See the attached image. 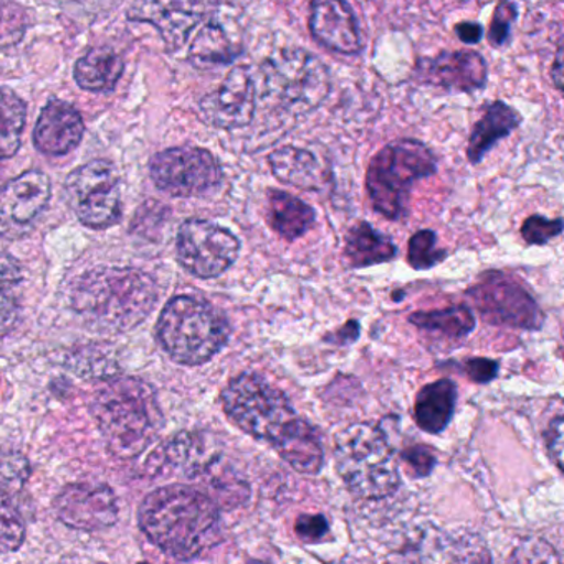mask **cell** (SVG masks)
Masks as SVG:
<instances>
[{
  "label": "cell",
  "instance_id": "obj_1",
  "mask_svg": "<svg viewBox=\"0 0 564 564\" xmlns=\"http://www.w3.org/2000/svg\"><path fill=\"white\" fill-rule=\"evenodd\" d=\"M220 401L237 427L275 448L296 471L319 474L325 451L318 431L263 376L250 371L236 376L224 388Z\"/></svg>",
  "mask_w": 564,
  "mask_h": 564
},
{
  "label": "cell",
  "instance_id": "obj_2",
  "mask_svg": "<svg viewBox=\"0 0 564 564\" xmlns=\"http://www.w3.org/2000/svg\"><path fill=\"white\" fill-rule=\"evenodd\" d=\"M141 531L167 556L187 561L223 541L220 507L199 488L167 485L141 501Z\"/></svg>",
  "mask_w": 564,
  "mask_h": 564
},
{
  "label": "cell",
  "instance_id": "obj_3",
  "mask_svg": "<svg viewBox=\"0 0 564 564\" xmlns=\"http://www.w3.org/2000/svg\"><path fill=\"white\" fill-rule=\"evenodd\" d=\"M156 302L153 276L131 267H98L82 275L72 290V308L85 326L101 335L137 328Z\"/></svg>",
  "mask_w": 564,
  "mask_h": 564
},
{
  "label": "cell",
  "instance_id": "obj_4",
  "mask_svg": "<svg viewBox=\"0 0 564 564\" xmlns=\"http://www.w3.org/2000/svg\"><path fill=\"white\" fill-rule=\"evenodd\" d=\"M91 414L108 451L118 458L140 457L164 425L156 391L138 378L108 379L95 394Z\"/></svg>",
  "mask_w": 564,
  "mask_h": 564
},
{
  "label": "cell",
  "instance_id": "obj_5",
  "mask_svg": "<svg viewBox=\"0 0 564 564\" xmlns=\"http://www.w3.org/2000/svg\"><path fill=\"white\" fill-rule=\"evenodd\" d=\"M335 460L339 477L356 497L381 500L401 485L398 458L378 425L358 422L343 429L335 438Z\"/></svg>",
  "mask_w": 564,
  "mask_h": 564
},
{
  "label": "cell",
  "instance_id": "obj_6",
  "mask_svg": "<svg viewBox=\"0 0 564 564\" xmlns=\"http://www.w3.org/2000/svg\"><path fill=\"white\" fill-rule=\"evenodd\" d=\"M156 335L161 348L177 365L200 366L223 351L229 341L230 326L210 303L180 295L161 312Z\"/></svg>",
  "mask_w": 564,
  "mask_h": 564
},
{
  "label": "cell",
  "instance_id": "obj_7",
  "mask_svg": "<svg viewBox=\"0 0 564 564\" xmlns=\"http://www.w3.org/2000/svg\"><path fill=\"white\" fill-rule=\"evenodd\" d=\"M437 171L434 153L417 140H398L382 148L369 163L366 189L372 207L391 220L408 209L411 187Z\"/></svg>",
  "mask_w": 564,
  "mask_h": 564
},
{
  "label": "cell",
  "instance_id": "obj_8",
  "mask_svg": "<svg viewBox=\"0 0 564 564\" xmlns=\"http://www.w3.org/2000/svg\"><path fill=\"white\" fill-rule=\"evenodd\" d=\"M263 97L292 115L316 110L328 97L332 77L319 58L300 48H285L260 68Z\"/></svg>",
  "mask_w": 564,
  "mask_h": 564
},
{
  "label": "cell",
  "instance_id": "obj_9",
  "mask_svg": "<svg viewBox=\"0 0 564 564\" xmlns=\"http://www.w3.org/2000/svg\"><path fill=\"white\" fill-rule=\"evenodd\" d=\"M65 194L75 216L88 229H110L121 219L120 177L108 161H90L72 171Z\"/></svg>",
  "mask_w": 564,
  "mask_h": 564
},
{
  "label": "cell",
  "instance_id": "obj_10",
  "mask_svg": "<svg viewBox=\"0 0 564 564\" xmlns=\"http://www.w3.org/2000/svg\"><path fill=\"white\" fill-rule=\"evenodd\" d=\"M150 174L158 189L173 197L213 193L223 183V167L204 148H170L151 158Z\"/></svg>",
  "mask_w": 564,
  "mask_h": 564
},
{
  "label": "cell",
  "instance_id": "obj_11",
  "mask_svg": "<svg viewBox=\"0 0 564 564\" xmlns=\"http://www.w3.org/2000/svg\"><path fill=\"white\" fill-rule=\"evenodd\" d=\"M239 252V239L209 220H186L177 230V260L197 279L223 275L236 263Z\"/></svg>",
  "mask_w": 564,
  "mask_h": 564
},
{
  "label": "cell",
  "instance_id": "obj_12",
  "mask_svg": "<svg viewBox=\"0 0 564 564\" xmlns=\"http://www.w3.org/2000/svg\"><path fill=\"white\" fill-rule=\"evenodd\" d=\"M468 296L481 318L491 325L524 329H536L543 325V313L533 296L507 273H485L468 289Z\"/></svg>",
  "mask_w": 564,
  "mask_h": 564
},
{
  "label": "cell",
  "instance_id": "obj_13",
  "mask_svg": "<svg viewBox=\"0 0 564 564\" xmlns=\"http://www.w3.org/2000/svg\"><path fill=\"white\" fill-rule=\"evenodd\" d=\"M216 9L217 0H134L128 9V19L153 25L166 51L176 52Z\"/></svg>",
  "mask_w": 564,
  "mask_h": 564
},
{
  "label": "cell",
  "instance_id": "obj_14",
  "mask_svg": "<svg viewBox=\"0 0 564 564\" xmlns=\"http://www.w3.org/2000/svg\"><path fill=\"white\" fill-rule=\"evenodd\" d=\"M51 180L44 171H25L6 184L0 197L2 236L14 240L34 227L51 200Z\"/></svg>",
  "mask_w": 564,
  "mask_h": 564
},
{
  "label": "cell",
  "instance_id": "obj_15",
  "mask_svg": "<svg viewBox=\"0 0 564 564\" xmlns=\"http://www.w3.org/2000/svg\"><path fill=\"white\" fill-rule=\"evenodd\" d=\"M58 520L74 530L104 531L118 521L117 495L108 485L74 484L55 497Z\"/></svg>",
  "mask_w": 564,
  "mask_h": 564
},
{
  "label": "cell",
  "instance_id": "obj_16",
  "mask_svg": "<svg viewBox=\"0 0 564 564\" xmlns=\"http://www.w3.org/2000/svg\"><path fill=\"white\" fill-rule=\"evenodd\" d=\"M199 113L210 127L239 130L256 115V84L249 67H236L217 90L199 101Z\"/></svg>",
  "mask_w": 564,
  "mask_h": 564
},
{
  "label": "cell",
  "instance_id": "obj_17",
  "mask_svg": "<svg viewBox=\"0 0 564 564\" xmlns=\"http://www.w3.org/2000/svg\"><path fill=\"white\" fill-rule=\"evenodd\" d=\"M310 31L328 51L343 55L361 52L358 21L346 0H312Z\"/></svg>",
  "mask_w": 564,
  "mask_h": 564
},
{
  "label": "cell",
  "instance_id": "obj_18",
  "mask_svg": "<svg viewBox=\"0 0 564 564\" xmlns=\"http://www.w3.org/2000/svg\"><path fill=\"white\" fill-rule=\"evenodd\" d=\"M219 457V448L214 447L209 435L203 432H181L151 455L148 470L160 474L170 468L183 471L191 480H197Z\"/></svg>",
  "mask_w": 564,
  "mask_h": 564
},
{
  "label": "cell",
  "instance_id": "obj_19",
  "mask_svg": "<svg viewBox=\"0 0 564 564\" xmlns=\"http://www.w3.org/2000/svg\"><path fill=\"white\" fill-rule=\"evenodd\" d=\"M84 133V118L77 108L67 101L52 100L35 124L34 144L47 156H64L80 144Z\"/></svg>",
  "mask_w": 564,
  "mask_h": 564
},
{
  "label": "cell",
  "instance_id": "obj_20",
  "mask_svg": "<svg viewBox=\"0 0 564 564\" xmlns=\"http://www.w3.org/2000/svg\"><path fill=\"white\" fill-rule=\"evenodd\" d=\"M421 75L427 84L448 91L471 94L487 82V64L477 52H444L432 61H425Z\"/></svg>",
  "mask_w": 564,
  "mask_h": 564
},
{
  "label": "cell",
  "instance_id": "obj_21",
  "mask_svg": "<svg viewBox=\"0 0 564 564\" xmlns=\"http://www.w3.org/2000/svg\"><path fill=\"white\" fill-rule=\"evenodd\" d=\"M273 176L303 191H322L332 184V166L316 151L285 147L269 156Z\"/></svg>",
  "mask_w": 564,
  "mask_h": 564
},
{
  "label": "cell",
  "instance_id": "obj_22",
  "mask_svg": "<svg viewBox=\"0 0 564 564\" xmlns=\"http://www.w3.org/2000/svg\"><path fill=\"white\" fill-rule=\"evenodd\" d=\"M242 52L239 35H234L219 19L207 22L189 47V62L199 70L226 67Z\"/></svg>",
  "mask_w": 564,
  "mask_h": 564
},
{
  "label": "cell",
  "instance_id": "obj_23",
  "mask_svg": "<svg viewBox=\"0 0 564 564\" xmlns=\"http://www.w3.org/2000/svg\"><path fill=\"white\" fill-rule=\"evenodd\" d=\"M457 404V388L451 379H438L417 392L414 404L415 424L429 434L447 427Z\"/></svg>",
  "mask_w": 564,
  "mask_h": 564
},
{
  "label": "cell",
  "instance_id": "obj_24",
  "mask_svg": "<svg viewBox=\"0 0 564 564\" xmlns=\"http://www.w3.org/2000/svg\"><path fill=\"white\" fill-rule=\"evenodd\" d=\"M521 124V115L503 101H495L485 111L471 131L468 140L467 158L470 163H480L481 158L498 143L513 133Z\"/></svg>",
  "mask_w": 564,
  "mask_h": 564
},
{
  "label": "cell",
  "instance_id": "obj_25",
  "mask_svg": "<svg viewBox=\"0 0 564 564\" xmlns=\"http://www.w3.org/2000/svg\"><path fill=\"white\" fill-rule=\"evenodd\" d=\"M123 72L124 62L120 54L108 47H97L78 58L74 77L82 90L107 94L117 87Z\"/></svg>",
  "mask_w": 564,
  "mask_h": 564
},
{
  "label": "cell",
  "instance_id": "obj_26",
  "mask_svg": "<svg viewBox=\"0 0 564 564\" xmlns=\"http://www.w3.org/2000/svg\"><path fill=\"white\" fill-rule=\"evenodd\" d=\"M267 220L280 237L295 240L308 232L315 210L292 194L272 189L267 197Z\"/></svg>",
  "mask_w": 564,
  "mask_h": 564
},
{
  "label": "cell",
  "instance_id": "obj_27",
  "mask_svg": "<svg viewBox=\"0 0 564 564\" xmlns=\"http://www.w3.org/2000/svg\"><path fill=\"white\" fill-rule=\"evenodd\" d=\"M395 253L394 242L368 223L356 224L346 236L345 256L356 269L388 262L394 259Z\"/></svg>",
  "mask_w": 564,
  "mask_h": 564
},
{
  "label": "cell",
  "instance_id": "obj_28",
  "mask_svg": "<svg viewBox=\"0 0 564 564\" xmlns=\"http://www.w3.org/2000/svg\"><path fill=\"white\" fill-rule=\"evenodd\" d=\"M197 480L203 481L204 491L226 510L242 507L249 500V484L223 457L217 458Z\"/></svg>",
  "mask_w": 564,
  "mask_h": 564
},
{
  "label": "cell",
  "instance_id": "obj_29",
  "mask_svg": "<svg viewBox=\"0 0 564 564\" xmlns=\"http://www.w3.org/2000/svg\"><path fill=\"white\" fill-rule=\"evenodd\" d=\"M409 322L425 332L438 333L454 339L465 338L475 326L474 313L464 305L412 313Z\"/></svg>",
  "mask_w": 564,
  "mask_h": 564
},
{
  "label": "cell",
  "instance_id": "obj_30",
  "mask_svg": "<svg viewBox=\"0 0 564 564\" xmlns=\"http://www.w3.org/2000/svg\"><path fill=\"white\" fill-rule=\"evenodd\" d=\"M28 120V105L11 88H2V160H9L21 148L22 131Z\"/></svg>",
  "mask_w": 564,
  "mask_h": 564
},
{
  "label": "cell",
  "instance_id": "obj_31",
  "mask_svg": "<svg viewBox=\"0 0 564 564\" xmlns=\"http://www.w3.org/2000/svg\"><path fill=\"white\" fill-rule=\"evenodd\" d=\"M22 272L18 260L2 256V335L8 336L15 328L21 312Z\"/></svg>",
  "mask_w": 564,
  "mask_h": 564
},
{
  "label": "cell",
  "instance_id": "obj_32",
  "mask_svg": "<svg viewBox=\"0 0 564 564\" xmlns=\"http://www.w3.org/2000/svg\"><path fill=\"white\" fill-rule=\"evenodd\" d=\"M444 250L437 247V236L432 230H421L409 240L408 260L415 270H427L444 259Z\"/></svg>",
  "mask_w": 564,
  "mask_h": 564
},
{
  "label": "cell",
  "instance_id": "obj_33",
  "mask_svg": "<svg viewBox=\"0 0 564 564\" xmlns=\"http://www.w3.org/2000/svg\"><path fill=\"white\" fill-rule=\"evenodd\" d=\"M2 531H0V546L6 554L15 553L25 540V524L14 503H11L8 495H2Z\"/></svg>",
  "mask_w": 564,
  "mask_h": 564
},
{
  "label": "cell",
  "instance_id": "obj_34",
  "mask_svg": "<svg viewBox=\"0 0 564 564\" xmlns=\"http://www.w3.org/2000/svg\"><path fill=\"white\" fill-rule=\"evenodd\" d=\"M564 230L563 219H546L543 216H531L521 226V236L530 246H544Z\"/></svg>",
  "mask_w": 564,
  "mask_h": 564
},
{
  "label": "cell",
  "instance_id": "obj_35",
  "mask_svg": "<svg viewBox=\"0 0 564 564\" xmlns=\"http://www.w3.org/2000/svg\"><path fill=\"white\" fill-rule=\"evenodd\" d=\"M28 458L18 452H9L2 458V494H9V490L15 491L24 487L29 478Z\"/></svg>",
  "mask_w": 564,
  "mask_h": 564
},
{
  "label": "cell",
  "instance_id": "obj_36",
  "mask_svg": "<svg viewBox=\"0 0 564 564\" xmlns=\"http://www.w3.org/2000/svg\"><path fill=\"white\" fill-rule=\"evenodd\" d=\"M518 15V6L514 0H503L495 11L494 21H491L488 39L494 47H501L510 39V29Z\"/></svg>",
  "mask_w": 564,
  "mask_h": 564
},
{
  "label": "cell",
  "instance_id": "obj_37",
  "mask_svg": "<svg viewBox=\"0 0 564 564\" xmlns=\"http://www.w3.org/2000/svg\"><path fill=\"white\" fill-rule=\"evenodd\" d=\"M295 531L303 541L316 543L328 534V520L323 514H302L296 520Z\"/></svg>",
  "mask_w": 564,
  "mask_h": 564
},
{
  "label": "cell",
  "instance_id": "obj_38",
  "mask_svg": "<svg viewBox=\"0 0 564 564\" xmlns=\"http://www.w3.org/2000/svg\"><path fill=\"white\" fill-rule=\"evenodd\" d=\"M513 561H527V563H541V561H557V554L554 553L553 547L550 544L544 543L543 540H530L521 543L518 547L514 556L511 557Z\"/></svg>",
  "mask_w": 564,
  "mask_h": 564
},
{
  "label": "cell",
  "instance_id": "obj_39",
  "mask_svg": "<svg viewBox=\"0 0 564 564\" xmlns=\"http://www.w3.org/2000/svg\"><path fill=\"white\" fill-rule=\"evenodd\" d=\"M402 458L417 477H425L435 467L434 454L422 445L409 447L408 451L402 452Z\"/></svg>",
  "mask_w": 564,
  "mask_h": 564
},
{
  "label": "cell",
  "instance_id": "obj_40",
  "mask_svg": "<svg viewBox=\"0 0 564 564\" xmlns=\"http://www.w3.org/2000/svg\"><path fill=\"white\" fill-rule=\"evenodd\" d=\"M462 371L465 372L467 378H470L474 382H490L497 378L498 375V362L491 361L487 358H474L468 359L462 366Z\"/></svg>",
  "mask_w": 564,
  "mask_h": 564
},
{
  "label": "cell",
  "instance_id": "obj_41",
  "mask_svg": "<svg viewBox=\"0 0 564 564\" xmlns=\"http://www.w3.org/2000/svg\"><path fill=\"white\" fill-rule=\"evenodd\" d=\"M547 448L551 457L564 475V415L554 419L547 429Z\"/></svg>",
  "mask_w": 564,
  "mask_h": 564
},
{
  "label": "cell",
  "instance_id": "obj_42",
  "mask_svg": "<svg viewBox=\"0 0 564 564\" xmlns=\"http://www.w3.org/2000/svg\"><path fill=\"white\" fill-rule=\"evenodd\" d=\"M455 34L464 44H478L484 37V29L475 22H462L455 28Z\"/></svg>",
  "mask_w": 564,
  "mask_h": 564
},
{
  "label": "cell",
  "instance_id": "obj_43",
  "mask_svg": "<svg viewBox=\"0 0 564 564\" xmlns=\"http://www.w3.org/2000/svg\"><path fill=\"white\" fill-rule=\"evenodd\" d=\"M551 77H553L554 85H556L557 90H560V94L564 97V44L561 45L556 57H554Z\"/></svg>",
  "mask_w": 564,
  "mask_h": 564
}]
</instances>
